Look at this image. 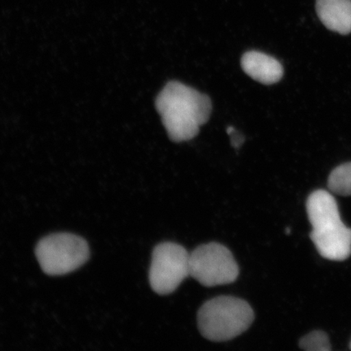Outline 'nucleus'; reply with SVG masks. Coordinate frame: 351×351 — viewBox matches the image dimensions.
Returning <instances> with one entry per match:
<instances>
[{"label": "nucleus", "mask_w": 351, "mask_h": 351, "mask_svg": "<svg viewBox=\"0 0 351 351\" xmlns=\"http://www.w3.org/2000/svg\"><path fill=\"white\" fill-rule=\"evenodd\" d=\"M156 108L169 138L181 143L196 137L209 120L213 105L208 95L172 81L157 96Z\"/></svg>", "instance_id": "obj_1"}, {"label": "nucleus", "mask_w": 351, "mask_h": 351, "mask_svg": "<svg viewBox=\"0 0 351 351\" xmlns=\"http://www.w3.org/2000/svg\"><path fill=\"white\" fill-rule=\"evenodd\" d=\"M306 212L313 226L311 239L320 256L342 261L351 254V230L342 222L339 206L330 193L319 190L306 201Z\"/></svg>", "instance_id": "obj_2"}, {"label": "nucleus", "mask_w": 351, "mask_h": 351, "mask_svg": "<svg viewBox=\"0 0 351 351\" xmlns=\"http://www.w3.org/2000/svg\"><path fill=\"white\" fill-rule=\"evenodd\" d=\"M252 306L241 298L219 296L200 307L197 327L206 339L226 341L247 331L254 322Z\"/></svg>", "instance_id": "obj_3"}, {"label": "nucleus", "mask_w": 351, "mask_h": 351, "mask_svg": "<svg viewBox=\"0 0 351 351\" xmlns=\"http://www.w3.org/2000/svg\"><path fill=\"white\" fill-rule=\"evenodd\" d=\"M35 253L43 271L50 276L72 273L90 257L86 241L68 232L45 237L38 241Z\"/></svg>", "instance_id": "obj_4"}, {"label": "nucleus", "mask_w": 351, "mask_h": 351, "mask_svg": "<svg viewBox=\"0 0 351 351\" xmlns=\"http://www.w3.org/2000/svg\"><path fill=\"white\" fill-rule=\"evenodd\" d=\"M239 275L238 263L222 244L201 245L190 254V276L204 287L231 284Z\"/></svg>", "instance_id": "obj_5"}, {"label": "nucleus", "mask_w": 351, "mask_h": 351, "mask_svg": "<svg viewBox=\"0 0 351 351\" xmlns=\"http://www.w3.org/2000/svg\"><path fill=\"white\" fill-rule=\"evenodd\" d=\"M190 276V254L174 243L157 245L152 252L149 282L160 295L173 293Z\"/></svg>", "instance_id": "obj_6"}, {"label": "nucleus", "mask_w": 351, "mask_h": 351, "mask_svg": "<svg viewBox=\"0 0 351 351\" xmlns=\"http://www.w3.org/2000/svg\"><path fill=\"white\" fill-rule=\"evenodd\" d=\"M241 68L254 80L265 85H273L280 81L284 69L278 60L263 52L251 51L241 57Z\"/></svg>", "instance_id": "obj_7"}, {"label": "nucleus", "mask_w": 351, "mask_h": 351, "mask_svg": "<svg viewBox=\"0 0 351 351\" xmlns=\"http://www.w3.org/2000/svg\"><path fill=\"white\" fill-rule=\"evenodd\" d=\"M315 10L329 30L342 35L351 33V0H317Z\"/></svg>", "instance_id": "obj_8"}, {"label": "nucleus", "mask_w": 351, "mask_h": 351, "mask_svg": "<svg viewBox=\"0 0 351 351\" xmlns=\"http://www.w3.org/2000/svg\"><path fill=\"white\" fill-rule=\"evenodd\" d=\"M328 186L336 195H351V162L332 170L328 177Z\"/></svg>", "instance_id": "obj_9"}, {"label": "nucleus", "mask_w": 351, "mask_h": 351, "mask_svg": "<svg viewBox=\"0 0 351 351\" xmlns=\"http://www.w3.org/2000/svg\"><path fill=\"white\" fill-rule=\"evenodd\" d=\"M302 349L310 351H328L331 350L330 342L326 332L314 331L302 337L300 341Z\"/></svg>", "instance_id": "obj_10"}, {"label": "nucleus", "mask_w": 351, "mask_h": 351, "mask_svg": "<svg viewBox=\"0 0 351 351\" xmlns=\"http://www.w3.org/2000/svg\"><path fill=\"white\" fill-rule=\"evenodd\" d=\"M243 137H240V136L234 135V138L232 139V146L234 147H239L241 146V144L243 143Z\"/></svg>", "instance_id": "obj_11"}, {"label": "nucleus", "mask_w": 351, "mask_h": 351, "mask_svg": "<svg viewBox=\"0 0 351 351\" xmlns=\"http://www.w3.org/2000/svg\"><path fill=\"white\" fill-rule=\"evenodd\" d=\"M350 349H351V342H350Z\"/></svg>", "instance_id": "obj_12"}]
</instances>
